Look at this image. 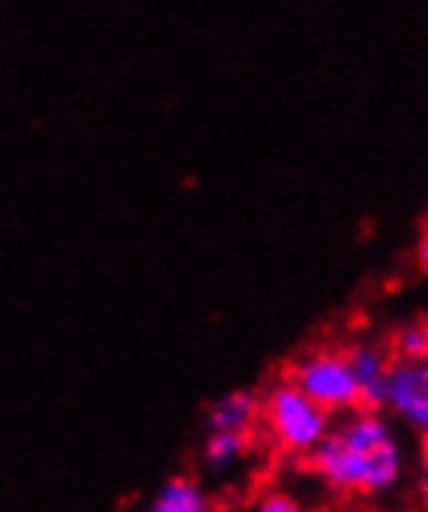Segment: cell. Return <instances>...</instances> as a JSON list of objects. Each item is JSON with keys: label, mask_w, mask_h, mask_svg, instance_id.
<instances>
[{"label": "cell", "mask_w": 428, "mask_h": 512, "mask_svg": "<svg viewBox=\"0 0 428 512\" xmlns=\"http://www.w3.org/2000/svg\"><path fill=\"white\" fill-rule=\"evenodd\" d=\"M351 367L360 385V404L363 410H382L388 404V385L394 370V351L376 345H357L348 351Z\"/></svg>", "instance_id": "5b68a950"}, {"label": "cell", "mask_w": 428, "mask_h": 512, "mask_svg": "<svg viewBox=\"0 0 428 512\" xmlns=\"http://www.w3.org/2000/svg\"><path fill=\"white\" fill-rule=\"evenodd\" d=\"M397 360H428V323L425 320H416V323H407L404 329H397L391 345Z\"/></svg>", "instance_id": "9c48e42d"}, {"label": "cell", "mask_w": 428, "mask_h": 512, "mask_svg": "<svg viewBox=\"0 0 428 512\" xmlns=\"http://www.w3.org/2000/svg\"><path fill=\"white\" fill-rule=\"evenodd\" d=\"M261 419L283 454L295 457H308L329 432V410L292 379L270 385L261 398Z\"/></svg>", "instance_id": "7a4b0ae2"}, {"label": "cell", "mask_w": 428, "mask_h": 512, "mask_svg": "<svg viewBox=\"0 0 428 512\" xmlns=\"http://www.w3.org/2000/svg\"><path fill=\"white\" fill-rule=\"evenodd\" d=\"M208 506L205 491L190 478H171L152 500V512H205Z\"/></svg>", "instance_id": "ba28073f"}, {"label": "cell", "mask_w": 428, "mask_h": 512, "mask_svg": "<svg viewBox=\"0 0 428 512\" xmlns=\"http://www.w3.org/2000/svg\"><path fill=\"white\" fill-rule=\"evenodd\" d=\"M255 509H261V512H295L298 503L289 494H283V491H267V494H261Z\"/></svg>", "instance_id": "30bf717a"}, {"label": "cell", "mask_w": 428, "mask_h": 512, "mask_svg": "<svg viewBox=\"0 0 428 512\" xmlns=\"http://www.w3.org/2000/svg\"><path fill=\"white\" fill-rule=\"evenodd\" d=\"M419 494H422V500L428 503V457H425V466H422V472H419Z\"/></svg>", "instance_id": "7c38bea8"}, {"label": "cell", "mask_w": 428, "mask_h": 512, "mask_svg": "<svg viewBox=\"0 0 428 512\" xmlns=\"http://www.w3.org/2000/svg\"><path fill=\"white\" fill-rule=\"evenodd\" d=\"M249 450V429H211L205 441V466L211 472L233 469Z\"/></svg>", "instance_id": "52a82bcc"}, {"label": "cell", "mask_w": 428, "mask_h": 512, "mask_svg": "<svg viewBox=\"0 0 428 512\" xmlns=\"http://www.w3.org/2000/svg\"><path fill=\"white\" fill-rule=\"evenodd\" d=\"M311 472L339 497H376L401 478V447L379 410H354L308 454Z\"/></svg>", "instance_id": "6da1fadb"}, {"label": "cell", "mask_w": 428, "mask_h": 512, "mask_svg": "<svg viewBox=\"0 0 428 512\" xmlns=\"http://www.w3.org/2000/svg\"><path fill=\"white\" fill-rule=\"evenodd\" d=\"M416 261H419V267L428 274V230L422 233V239H419V249H416Z\"/></svg>", "instance_id": "8fae6325"}, {"label": "cell", "mask_w": 428, "mask_h": 512, "mask_svg": "<svg viewBox=\"0 0 428 512\" xmlns=\"http://www.w3.org/2000/svg\"><path fill=\"white\" fill-rule=\"evenodd\" d=\"M289 379L298 382L329 413L363 410L360 385H357V376H354L348 354L311 351V354H304L301 360H295L292 370H289Z\"/></svg>", "instance_id": "3957f363"}, {"label": "cell", "mask_w": 428, "mask_h": 512, "mask_svg": "<svg viewBox=\"0 0 428 512\" xmlns=\"http://www.w3.org/2000/svg\"><path fill=\"white\" fill-rule=\"evenodd\" d=\"M385 407L428 435V360H394Z\"/></svg>", "instance_id": "277c9868"}, {"label": "cell", "mask_w": 428, "mask_h": 512, "mask_svg": "<svg viewBox=\"0 0 428 512\" xmlns=\"http://www.w3.org/2000/svg\"><path fill=\"white\" fill-rule=\"evenodd\" d=\"M261 416V398L252 391H230L218 398L208 410L211 429H252V423Z\"/></svg>", "instance_id": "8992f818"}]
</instances>
